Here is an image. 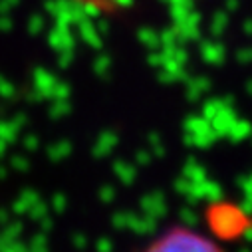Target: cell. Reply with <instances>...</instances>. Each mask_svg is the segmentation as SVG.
<instances>
[{
  "mask_svg": "<svg viewBox=\"0 0 252 252\" xmlns=\"http://www.w3.org/2000/svg\"><path fill=\"white\" fill-rule=\"evenodd\" d=\"M141 252H226L219 238L193 226H171L157 234Z\"/></svg>",
  "mask_w": 252,
  "mask_h": 252,
  "instance_id": "cell-1",
  "label": "cell"
},
{
  "mask_svg": "<svg viewBox=\"0 0 252 252\" xmlns=\"http://www.w3.org/2000/svg\"><path fill=\"white\" fill-rule=\"evenodd\" d=\"M240 219H242V215L238 213V209L236 207H230V205H222V207H219L217 213H211L209 215V220H211L215 238L220 240V238H232V236H236L242 230Z\"/></svg>",
  "mask_w": 252,
  "mask_h": 252,
  "instance_id": "cell-2",
  "label": "cell"
},
{
  "mask_svg": "<svg viewBox=\"0 0 252 252\" xmlns=\"http://www.w3.org/2000/svg\"><path fill=\"white\" fill-rule=\"evenodd\" d=\"M78 2L86 4V6H94L95 10H103V12H115L117 4L113 0H78Z\"/></svg>",
  "mask_w": 252,
  "mask_h": 252,
  "instance_id": "cell-3",
  "label": "cell"
}]
</instances>
